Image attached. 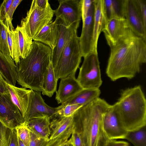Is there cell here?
<instances>
[{"label":"cell","mask_w":146,"mask_h":146,"mask_svg":"<svg viewBox=\"0 0 146 146\" xmlns=\"http://www.w3.org/2000/svg\"><path fill=\"white\" fill-rule=\"evenodd\" d=\"M103 13L106 22L114 18L111 0H102Z\"/></svg>","instance_id":"36"},{"label":"cell","mask_w":146,"mask_h":146,"mask_svg":"<svg viewBox=\"0 0 146 146\" xmlns=\"http://www.w3.org/2000/svg\"><path fill=\"white\" fill-rule=\"evenodd\" d=\"M126 0H111L114 18H125Z\"/></svg>","instance_id":"30"},{"label":"cell","mask_w":146,"mask_h":146,"mask_svg":"<svg viewBox=\"0 0 146 146\" xmlns=\"http://www.w3.org/2000/svg\"><path fill=\"white\" fill-rule=\"evenodd\" d=\"M18 138L19 146H25L18 137Z\"/></svg>","instance_id":"47"},{"label":"cell","mask_w":146,"mask_h":146,"mask_svg":"<svg viewBox=\"0 0 146 146\" xmlns=\"http://www.w3.org/2000/svg\"><path fill=\"white\" fill-rule=\"evenodd\" d=\"M30 140L29 146H46L49 139L39 137L30 131Z\"/></svg>","instance_id":"35"},{"label":"cell","mask_w":146,"mask_h":146,"mask_svg":"<svg viewBox=\"0 0 146 146\" xmlns=\"http://www.w3.org/2000/svg\"><path fill=\"white\" fill-rule=\"evenodd\" d=\"M61 146H72V145L71 144L70 140L68 139Z\"/></svg>","instance_id":"46"},{"label":"cell","mask_w":146,"mask_h":146,"mask_svg":"<svg viewBox=\"0 0 146 146\" xmlns=\"http://www.w3.org/2000/svg\"><path fill=\"white\" fill-rule=\"evenodd\" d=\"M84 58L77 81L83 89L99 88L102 81L98 53L91 52Z\"/></svg>","instance_id":"7"},{"label":"cell","mask_w":146,"mask_h":146,"mask_svg":"<svg viewBox=\"0 0 146 146\" xmlns=\"http://www.w3.org/2000/svg\"><path fill=\"white\" fill-rule=\"evenodd\" d=\"M57 24L58 34L56 44L52 51L51 61L54 68L56 66L59 57L68 41L77 33V30L66 21L60 16L55 20Z\"/></svg>","instance_id":"10"},{"label":"cell","mask_w":146,"mask_h":146,"mask_svg":"<svg viewBox=\"0 0 146 146\" xmlns=\"http://www.w3.org/2000/svg\"><path fill=\"white\" fill-rule=\"evenodd\" d=\"M101 93L99 88L83 89L61 104H78L83 106L99 98Z\"/></svg>","instance_id":"22"},{"label":"cell","mask_w":146,"mask_h":146,"mask_svg":"<svg viewBox=\"0 0 146 146\" xmlns=\"http://www.w3.org/2000/svg\"><path fill=\"white\" fill-rule=\"evenodd\" d=\"M110 48L106 73L113 81L122 78H133L146 62V41L133 33Z\"/></svg>","instance_id":"1"},{"label":"cell","mask_w":146,"mask_h":146,"mask_svg":"<svg viewBox=\"0 0 146 146\" xmlns=\"http://www.w3.org/2000/svg\"><path fill=\"white\" fill-rule=\"evenodd\" d=\"M0 93L2 94L9 93L7 87L0 84Z\"/></svg>","instance_id":"44"},{"label":"cell","mask_w":146,"mask_h":146,"mask_svg":"<svg viewBox=\"0 0 146 146\" xmlns=\"http://www.w3.org/2000/svg\"><path fill=\"white\" fill-rule=\"evenodd\" d=\"M106 146H129L128 143L123 141L109 139Z\"/></svg>","instance_id":"42"},{"label":"cell","mask_w":146,"mask_h":146,"mask_svg":"<svg viewBox=\"0 0 146 146\" xmlns=\"http://www.w3.org/2000/svg\"><path fill=\"white\" fill-rule=\"evenodd\" d=\"M7 29L3 22L0 21V51L10 56L8 43Z\"/></svg>","instance_id":"29"},{"label":"cell","mask_w":146,"mask_h":146,"mask_svg":"<svg viewBox=\"0 0 146 146\" xmlns=\"http://www.w3.org/2000/svg\"><path fill=\"white\" fill-rule=\"evenodd\" d=\"M13 0H4L0 6V21L3 22Z\"/></svg>","instance_id":"40"},{"label":"cell","mask_w":146,"mask_h":146,"mask_svg":"<svg viewBox=\"0 0 146 146\" xmlns=\"http://www.w3.org/2000/svg\"><path fill=\"white\" fill-rule=\"evenodd\" d=\"M102 32L104 33L110 48L121 39L133 33L125 18H115L107 22Z\"/></svg>","instance_id":"11"},{"label":"cell","mask_w":146,"mask_h":146,"mask_svg":"<svg viewBox=\"0 0 146 146\" xmlns=\"http://www.w3.org/2000/svg\"><path fill=\"white\" fill-rule=\"evenodd\" d=\"M73 123V115L69 117H60L54 118L50 122L51 134L49 140L59 136L71 127Z\"/></svg>","instance_id":"23"},{"label":"cell","mask_w":146,"mask_h":146,"mask_svg":"<svg viewBox=\"0 0 146 146\" xmlns=\"http://www.w3.org/2000/svg\"><path fill=\"white\" fill-rule=\"evenodd\" d=\"M18 137L25 146H29L30 140V130L25 124H24L16 128Z\"/></svg>","instance_id":"34"},{"label":"cell","mask_w":146,"mask_h":146,"mask_svg":"<svg viewBox=\"0 0 146 146\" xmlns=\"http://www.w3.org/2000/svg\"><path fill=\"white\" fill-rule=\"evenodd\" d=\"M7 35L10 56L17 65L21 59L20 49L17 33L15 29L11 31L7 29Z\"/></svg>","instance_id":"26"},{"label":"cell","mask_w":146,"mask_h":146,"mask_svg":"<svg viewBox=\"0 0 146 146\" xmlns=\"http://www.w3.org/2000/svg\"><path fill=\"white\" fill-rule=\"evenodd\" d=\"M50 118L47 115L34 117L24 123L30 130L37 136L49 139Z\"/></svg>","instance_id":"19"},{"label":"cell","mask_w":146,"mask_h":146,"mask_svg":"<svg viewBox=\"0 0 146 146\" xmlns=\"http://www.w3.org/2000/svg\"><path fill=\"white\" fill-rule=\"evenodd\" d=\"M125 18L134 33L146 41V27L138 11L134 0H126Z\"/></svg>","instance_id":"15"},{"label":"cell","mask_w":146,"mask_h":146,"mask_svg":"<svg viewBox=\"0 0 146 146\" xmlns=\"http://www.w3.org/2000/svg\"><path fill=\"white\" fill-rule=\"evenodd\" d=\"M134 0L139 14L146 27V0Z\"/></svg>","instance_id":"37"},{"label":"cell","mask_w":146,"mask_h":146,"mask_svg":"<svg viewBox=\"0 0 146 146\" xmlns=\"http://www.w3.org/2000/svg\"><path fill=\"white\" fill-rule=\"evenodd\" d=\"M94 21V32L92 52H97V44L99 35L106 22L104 17L102 0H95Z\"/></svg>","instance_id":"20"},{"label":"cell","mask_w":146,"mask_h":146,"mask_svg":"<svg viewBox=\"0 0 146 146\" xmlns=\"http://www.w3.org/2000/svg\"><path fill=\"white\" fill-rule=\"evenodd\" d=\"M52 52L48 46L33 41L28 55L16 65L18 83L26 88L42 92L44 77L51 61Z\"/></svg>","instance_id":"3"},{"label":"cell","mask_w":146,"mask_h":146,"mask_svg":"<svg viewBox=\"0 0 146 146\" xmlns=\"http://www.w3.org/2000/svg\"><path fill=\"white\" fill-rule=\"evenodd\" d=\"M115 103L121 124L127 131L146 125V100L140 86L121 90Z\"/></svg>","instance_id":"4"},{"label":"cell","mask_w":146,"mask_h":146,"mask_svg":"<svg viewBox=\"0 0 146 146\" xmlns=\"http://www.w3.org/2000/svg\"><path fill=\"white\" fill-rule=\"evenodd\" d=\"M56 108L48 105L42 98L40 92L33 90L30 105L24 122L33 117L47 115L50 119L55 118Z\"/></svg>","instance_id":"13"},{"label":"cell","mask_w":146,"mask_h":146,"mask_svg":"<svg viewBox=\"0 0 146 146\" xmlns=\"http://www.w3.org/2000/svg\"><path fill=\"white\" fill-rule=\"evenodd\" d=\"M22 1V0H13L7 14L5 21L3 22L7 29L10 31L15 30L12 22L13 15L17 8Z\"/></svg>","instance_id":"32"},{"label":"cell","mask_w":146,"mask_h":146,"mask_svg":"<svg viewBox=\"0 0 146 146\" xmlns=\"http://www.w3.org/2000/svg\"><path fill=\"white\" fill-rule=\"evenodd\" d=\"M9 146H19L18 138L16 129H12Z\"/></svg>","instance_id":"41"},{"label":"cell","mask_w":146,"mask_h":146,"mask_svg":"<svg viewBox=\"0 0 146 146\" xmlns=\"http://www.w3.org/2000/svg\"><path fill=\"white\" fill-rule=\"evenodd\" d=\"M58 80L56 78L51 61L45 73L43 80L42 94L51 97L56 91Z\"/></svg>","instance_id":"24"},{"label":"cell","mask_w":146,"mask_h":146,"mask_svg":"<svg viewBox=\"0 0 146 146\" xmlns=\"http://www.w3.org/2000/svg\"><path fill=\"white\" fill-rule=\"evenodd\" d=\"M12 129L0 121V146H9Z\"/></svg>","instance_id":"33"},{"label":"cell","mask_w":146,"mask_h":146,"mask_svg":"<svg viewBox=\"0 0 146 146\" xmlns=\"http://www.w3.org/2000/svg\"><path fill=\"white\" fill-rule=\"evenodd\" d=\"M59 5L54 10L56 17H62L69 25L77 30L82 19L80 0H58Z\"/></svg>","instance_id":"12"},{"label":"cell","mask_w":146,"mask_h":146,"mask_svg":"<svg viewBox=\"0 0 146 146\" xmlns=\"http://www.w3.org/2000/svg\"><path fill=\"white\" fill-rule=\"evenodd\" d=\"M0 84L7 87V83L0 74Z\"/></svg>","instance_id":"45"},{"label":"cell","mask_w":146,"mask_h":146,"mask_svg":"<svg viewBox=\"0 0 146 146\" xmlns=\"http://www.w3.org/2000/svg\"><path fill=\"white\" fill-rule=\"evenodd\" d=\"M94 11V2L86 17L82 20V29L79 38L81 53L83 57L92 50Z\"/></svg>","instance_id":"14"},{"label":"cell","mask_w":146,"mask_h":146,"mask_svg":"<svg viewBox=\"0 0 146 146\" xmlns=\"http://www.w3.org/2000/svg\"><path fill=\"white\" fill-rule=\"evenodd\" d=\"M38 7L40 9L45 8L49 3L48 0H35Z\"/></svg>","instance_id":"43"},{"label":"cell","mask_w":146,"mask_h":146,"mask_svg":"<svg viewBox=\"0 0 146 146\" xmlns=\"http://www.w3.org/2000/svg\"><path fill=\"white\" fill-rule=\"evenodd\" d=\"M95 0H80L82 19H83L88 13Z\"/></svg>","instance_id":"39"},{"label":"cell","mask_w":146,"mask_h":146,"mask_svg":"<svg viewBox=\"0 0 146 146\" xmlns=\"http://www.w3.org/2000/svg\"><path fill=\"white\" fill-rule=\"evenodd\" d=\"M146 126L135 130L128 131L125 139L134 146H146Z\"/></svg>","instance_id":"27"},{"label":"cell","mask_w":146,"mask_h":146,"mask_svg":"<svg viewBox=\"0 0 146 146\" xmlns=\"http://www.w3.org/2000/svg\"><path fill=\"white\" fill-rule=\"evenodd\" d=\"M54 13V10L49 3L45 8L42 9L38 7L33 0L26 16L22 19L20 26L33 39L43 28L53 22Z\"/></svg>","instance_id":"6"},{"label":"cell","mask_w":146,"mask_h":146,"mask_svg":"<svg viewBox=\"0 0 146 146\" xmlns=\"http://www.w3.org/2000/svg\"><path fill=\"white\" fill-rule=\"evenodd\" d=\"M75 73L61 79L55 96L58 104L63 103L83 89L75 78Z\"/></svg>","instance_id":"16"},{"label":"cell","mask_w":146,"mask_h":146,"mask_svg":"<svg viewBox=\"0 0 146 146\" xmlns=\"http://www.w3.org/2000/svg\"><path fill=\"white\" fill-rule=\"evenodd\" d=\"M110 105L99 98L73 114V128L80 134L85 146H106L109 139L104 131L102 120Z\"/></svg>","instance_id":"2"},{"label":"cell","mask_w":146,"mask_h":146,"mask_svg":"<svg viewBox=\"0 0 146 146\" xmlns=\"http://www.w3.org/2000/svg\"><path fill=\"white\" fill-rule=\"evenodd\" d=\"M72 146H85L81 135L73 128L69 139Z\"/></svg>","instance_id":"38"},{"label":"cell","mask_w":146,"mask_h":146,"mask_svg":"<svg viewBox=\"0 0 146 146\" xmlns=\"http://www.w3.org/2000/svg\"><path fill=\"white\" fill-rule=\"evenodd\" d=\"M7 84L11 100L19 110L24 120L30 105L33 90L17 87L7 83Z\"/></svg>","instance_id":"17"},{"label":"cell","mask_w":146,"mask_h":146,"mask_svg":"<svg viewBox=\"0 0 146 146\" xmlns=\"http://www.w3.org/2000/svg\"><path fill=\"white\" fill-rule=\"evenodd\" d=\"M15 30L18 36L21 59H24L28 55L32 49L33 39L28 36L24 29L20 26L17 25Z\"/></svg>","instance_id":"25"},{"label":"cell","mask_w":146,"mask_h":146,"mask_svg":"<svg viewBox=\"0 0 146 146\" xmlns=\"http://www.w3.org/2000/svg\"><path fill=\"white\" fill-rule=\"evenodd\" d=\"M82 57L80 38L76 33L64 48L54 68L57 79L76 72L79 67Z\"/></svg>","instance_id":"5"},{"label":"cell","mask_w":146,"mask_h":146,"mask_svg":"<svg viewBox=\"0 0 146 146\" xmlns=\"http://www.w3.org/2000/svg\"><path fill=\"white\" fill-rule=\"evenodd\" d=\"M0 121L12 129H16L24 124L21 113L13 102L9 93H0Z\"/></svg>","instance_id":"8"},{"label":"cell","mask_w":146,"mask_h":146,"mask_svg":"<svg viewBox=\"0 0 146 146\" xmlns=\"http://www.w3.org/2000/svg\"><path fill=\"white\" fill-rule=\"evenodd\" d=\"M104 131L109 139H125L127 133L121 122L115 103L109 106L102 120Z\"/></svg>","instance_id":"9"},{"label":"cell","mask_w":146,"mask_h":146,"mask_svg":"<svg viewBox=\"0 0 146 146\" xmlns=\"http://www.w3.org/2000/svg\"><path fill=\"white\" fill-rule=\"evenodd\" d=\"M57 34V25L55 20L43 28L33 40L48 46L52 51L56 44Z\"/></svg>","instance_id":"21"},{"label":"cell","mask_w":146,"mask_h":146,"mask_svg":"<svg viewBox=\"0 0 146 146\" xmlns=\"http://www.w3.org/2000/svg\"><path fill=\"white\" fill-rule=\"evenodd\" d=\"M73 129V125L59 136L49 140L46 146H61L66 142L71 135Z\"/></svg>","instance_id":"31"},{"label":"cell","mask_w":146,"mask_h":146,"mask_svg":"<svg viewBox=\"0 0 146 146\" xmlns=\"http://www.w3.org/2000/svg\"><path fill=\"white\" fill-rule=\"evenodd\" d=\"M0 74L7 84L15 86L17 78L16 65L10 56L0 51Z\"/></svg>","instance_id":"18"},{"label":"cell","mask_w":146,"mask_h":146,"mask_svg":"<svg viewBox=\"0 0 146 146\" xmlns=\"http://www.w3.org/2000/svg\"><path fill=\"white\" fill-rule=\"evenodd\" d=\"M82 106L78 104L62 105L56 108L55 118L60 117H69L73 115L75 112Z\"/></svg>","instance_id":"28"}]
</instances>
